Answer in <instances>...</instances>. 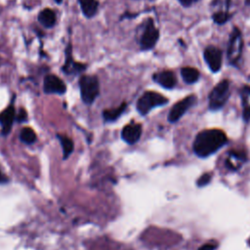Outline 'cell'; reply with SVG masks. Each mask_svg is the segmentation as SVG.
Here are the masks:
<instances>
[{"instance_id":"6da1fadb","label":"cell","mask_w":250,"mask_h":250,"mask_svg":"<svg viewBox=\"0 0 250 250\" xmlns=\"http://www.w3.org/2000/svg\"><path fill=\"white\" fill-rule=\"evenodd\" d=\"M227 141V136L222 130L206 129L195 137L193 151L200 157H206L221 148Z\"/></svg>"},{"instance_id":"7a4b0ae2","label":"cell","mask_w":250,"mask_h":250,"mask_svg":"<svg viewBox=\"0 0 250 250\" xmlns=\"http://www.w3.org/2000/svg\"><path fill=\"white\" fill-rule=\"evenodd\" d=\"M80 96L84 104H91L99 96L100 83L96 75H82L79 78Z\"/></svg>"},{"instance_id":"3957f363","label":"cell","mask_w":250,"mask_h":250,"mask_svg":"<svg viewBox=\"0 0 250 250\" xmlns=\"http://www.w3.org/2000/svg\"><path fill=\"white\" fill-rule=\"evenodd\" d=\"M168 103L167 98L159 93L146 91L145 92L137 102V109L142 115L147 114L152 108L163 105Z\"/></svg>"},{"instance_id":"277c9868","label":"cell","mask_w":250,"mask_h":250,"mask_svg":"<svg viewBox=\"0 0 250 250\" xmlns=\"http://www.w3.org/2000/svg\"><path fill=\"white\" fill-rule=\"evenodd\" d=\"M243 49V40L241 32L238 27H233L229 35V40L228 44V60L230 64L236 65L239 62Z\"/></svg>"},{"instance_id":"5b68a950","label":"cell","mask_w":250,"mask_h":250,"mask_svg":"<svg viewBox=\"0 0 250 250\" xmlns=\"http://www.w3.org/2000/svg\"><path fill=\"white\" fill-rule=\"evenodd\" d=\"M229 95V81L224 79L219 82L209 94V107L213 110L221 108Z\"/></svg>"},{"instance_id":"8992f818","label":"cell","mask_w":250,"mask_h":250,"mask_svg":"<svg viewBox=\"0 0 250 250\" xmlns=\"http://www.w3.org/2000/svg\"><path fill=\"white\" fill-rule=\"evenodd\" d=\"M158 38H159L158 29L155 27L153 21L151 19H148L146 22L145 28L140 38L141 49L145 51L152 49L157 43Z\"/></svg>"},{"instance_id":"52a82bcc","label":"cell","mask_w":250,"mask_h":250,"mask_svg":"<svg viewBox=\"0 0 250 250\" xmlns=\"http://www.w3.org/2000/svg\"><path fill=\"white\" fill-rule=\"evenodd\" d=\"M195 101H196L195 96L190 95L179 101L178 103H176L170 109V112L168 114V120L170 122L178 121L184 115V113L195 103Z\"/></svg>"},{"instance_id":"ba28073f","label":"cell","mask_w":250,"mask_h":250,"mask_svg":"<svg viewBox=\"0 0 250 250\" xmlns=\"http://www.w3.org/2000/svg\"><path fill=\"white\" fill-rule=\"evenodd\" d=\"M203 57L211 71L217 72L221 69L223 54L219 48L215 46H208L203 52Z\"/></svg>"},{"instance_id":"9c48e42d","label":"cell","mask_w":250,"mask_h":250,"mask_svg":"<svg viewBox=\"0 0 250 250\" xmlns=\"http://www.w3.org/2000/svg\"><path fill=\"white\" fill-rule=\"evenodd\" d=\"M43 90L46 94L62 95L66 91L64 82L55 74H48L44 78Z\"/></svg>"},{"instance_id":"30bf717a","label":"cell","mask_w":250,"mask_h":250,"mask_svg":"<svg viewBox=\"0 0 250 250\" xmlns=\"http://www.w3.org/2000/svg\"><path fill=\"white\" fill-rule=\"evenodd\" d=\"M86 64L77 62L72 58V48L71 43H68L65 48V61L62 69L65 74H77L85 70Z\"/></svg>"},{"instance_id":"8fae6325","label":"cell","mask_w":250,"mask_h":250,"mask_svg":"<svg viewBox=\"0 0 250 250\" xmlns=\"http://www.w3.org/2000/svg\"><path fill=\"white\" fill-rule=\"evenodd\" d=\"M142 135V125L131 123L123 127L121 131L122 140L128 145H134L140 140Z\"/></svg>"},{"instance_id":"7c38bea8","label":"cell","mask_w":250,"mask_h":250,"mask_svg":"<svg viewBox=\"0 0 250 250\" xmlns=\"http://www.w3.org/2000/svg\"><path fill=\"white\" fill-rule=\"evenodd\" d=\"M153 80L166 89H172L175 87L177 83L176 75L171 70H162L159 72H156L152 76Z\"/></svg>"},{"instance_id":"4fadbf2b","label":"cell","mask_w":250,"mask_h":250,"mask_svg":"<svg viewBox=\"0 0 250 250\" xmlns=\"http://www.w3.org/2000/svg\"><path fill=\"white\" fill-rule=\"evenodd\" d=\"M15 119H16L15 106L13 104H11L7 108H5L0 113V125L2 126V134L3 135L6 136L7 134H9Z\"/></svg>"},{"instance_id":"5bb4252c","label":"cell","mask_w":250,"mask_h":250,"mask_svg":"<svg viewBox=\"0 0 250 250\" xmlns=\"http://www.w3.org/2000/svg\"><path fill=\"white\" fill-rule=\"evenodd\" d=\"M37 19H38V21L44 27H47V28L53 27L57 21V17H56L55 12L49 8H46V9H43L42 11H40Z\"/></svg>"},{"instance_id":"9a60e30c","label":"cell","mask_w":250,"mask_h":250,"mask_svg":"<svg viewBox=\"0 0 250 250\" xmlns=\"http://www.w3.org/2000/svg\"><path fill=\"white\" fill-rule=\"evenodd\" d=\"M78 3L86 18L95 17L99 9V2L97 0H78Z\"/></svg>"},{"instance_id":"2e32d148","label":"cell","mask_w":250,"mask_h":250,"mask_svg":"<svg viewBox=\"0 0 250 250\" xmlns=\"http://www.w3.org/2000/svg\"><path fill=\"white\" fill-rule=\"evenodd\" d=\"M181 75L186 83L192 84L198 80L200 74L196 68L190 67V66H186L181 69Z\"/></svg>"},{"instance_id":"e0dca14e","label":"cell","mask_w":250,"mask_h":250,"mask_svg":"<svg viewBox=\"0 0 250 250\" xmlns=\"http://www.w3.org/2000/svg\"><path fill=\"white\" fill-rule=\"evenodd\" d=\"M126 106H127V104L126 103H123L122 104H120L118 107L116 108H111V109H106V110H104L103 112V117L105 121L109 122V121H114L116 120L123 112L124 110L126 109Z\"/></svg>"},{"instance_id":"ac0fdd59","label":"cell","mask_w":250,"mask_h":250,"mask_svg":"<svg viewBox=\"0 0 250 250\" xmlns=\"http://www.w3.org/2000/svg\"><path fill=\"white\" fill-rule=\"evenodd\" d=\"M58 139L61 142L62 147V153H63V159L67 158L71 152L73 151V142L71 141V139H69L66 136L63 135H58Z\"/></svg>"},{"instance_id":"d6986e66","label":"cell","mask_w":250,"mask_h":250,"mask_svg":"<svg viewBox=\"0 0 250 250\" xmlns=\"http://www.w3.org/2000/svg\"><path fill=\"white\" fill-rule=\"evenodd\" d=\"M243 160H245L244 153L238 151H231L230 156L226 161V164L229 169H237L239 163Z\"/></svg>"},{"instance_id":"ffe728a7","label":"cell","mask_w":250,"mask_h":250,"mask_svg":"<svg viewBox=\"0 0 250 250\" xmlns=\"http://www.w3.org/2000/svg\"><path fill=\"white\" fill-rule=\"evenodd\" d=\"M20 139L22 143L26 145H31L36 140V134L30 127H24L21 130Z\"/></svg>"},{"instance_id":"44dd1931","label":"cell","mask_w":250,"mask_h":250,"mask_svg":"<svg viewBox=\"0 0 250 250\" xmlns=\"http://www.w3.org/2000/svg\"><path fill=\"white\" fill-rule=\"evenodd\" d=\"M212 18L216 23L223 24L229 21V19L230 18V14L228 11H219V12L214 13Z\"/></svg>"},{"instance_id":"7402d4cb","label":"cell","mask_w":250,"mask_h":250,"mask_svg":"<svg viewBox=\"0 0 250 250\" xmlns=\"http://www.w3.org/2000/svg\"><path fill=\"white\" fill-rule=\"evenodd\" d=\"M211 180V174L209 173H205L203 175L200 176V178L197 180V186L199 187H203V186H206Z\"/></svg>"},{"instance_id":"603a6c76","label":"cell","mask_w":250,"mask_h":250,"mask_svg":"<svg viewBox=\"0 0 250 250\" xmlns=\"http://www.w3.org/2000/svg\"><path fill=\"white\" fill-rule=\"evenodd\" d=\"M27 118V113L26 111L23 109V108H21L20 109V112L16 115V119L19 121V122H24Z\"/></svg>"},{"instance_id":"cb8c5ba5","label":"cell","mask_w":250,"mask_h":250,"mask_svg":"<svg viewBox=\"0 0 250 250\" xmlns=\"http://www.w3.org/2000/svg\"><path fill=\"white\" fill-rule=\"evenodd\" d=\"M244 105V109H243V117L245 120H249L250 119V104H243Z\"/></svg>"},{"instance_id":"d4e9b609","label":"cell","mask_w":250,"mask_h":250,"mask_svg":"<svg viewBox=\"0 0 250 250\" xmlns=\"http://www.w3.org/2000/svg\"><path fill=\"white\" fill-rule=\"evenodd\" d=\"M217 247V244L215 243H207L202 245L198 250H215Z\"/></svg>"},{"instance_id":"484cf974","label":"cell","mask_w":250,"mask_h":250,"mask_svg":"<svg viewBox=\"0 0 250 250\" xmlns=\"http://www.w3.org/2000/svg\"><path fill=\"white\" fill-rule=\"evenodd\" d=\"M8 181V179L6 178V176L2 173L1 169H0V184H3V183H6Z\"/></svg>"},{"instance_id":"4316f807","label":"cell","mask_w":250,"mask_h":250,"mask_svg":"<svg viewBox=\"0 0 250 250\" xmlns=\"http://www.w3.org/2000/svg\"><path fill=\"white\" fill-rule=\"evenodd\" d=\"M179 1H180L181 4L184 5V6H189L194 0H179Z\"/></svg>"},{"instance_id":"83f0119b","label":"cell","mask_w":250,"mask_h":250,"mask_svg":"<svg viewBox=\"0 0 250 250\" xmlns=\"http://www.w3.org/2000/svg\"><path fill=\"white\" fill-rule=\"evenodd\" d=\"M243 93H244V94H246V95H248V96H250V87H249V86L244 87V89H243Z\"/></svg>"},{"instance_id":"f1b7e54d","label":"cell","mask_w":250,"mask_h":250,"mask_svg":"<svg viewBox=\"0 0 250 250\" xmlns=\"http://www.w3.org/2000/svg\"><path fill=\"white\" fill-rule=\"evenodd\" d=\"M245 4L246 5H250V0H245Z\"/></svg>"},{"instance_id":"f546056e","label":"cell","mask_w":250,"mask_h":250,"mask_svg":"<svg viewBox=\"0 0 250 250\" xmlns=\"http://www.w3.org/2000/svg\"><path fill=\"white\" fill-rule=\"evenodd\" d=\"M55 2H56V3H59V4H61V3L62 2V0H55Z\"/></svg>"}]
</instances>
